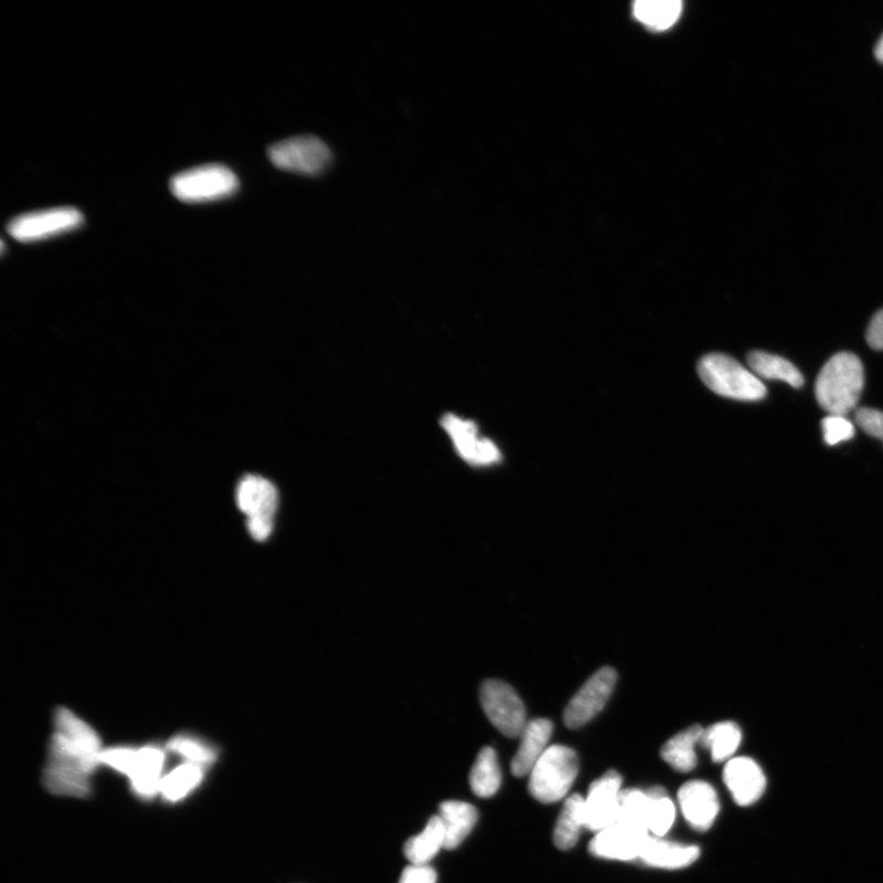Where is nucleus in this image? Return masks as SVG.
I'll list each match as a JSON object with an SVG mask.
<instances>
[{"instance_id":"nucleus-14","label":"nucleus","mask_w":883,"mask_h":883,"mask_svg":"<svg viewBox=\"0 0 883 883\" xmlns=\"http://www.w3.org/2000/svg\"><path fill=\"white\" fill-rule=\"evenodd\" d=\"M679 802L684 819L699 832L709 831L720 813V799L710 783L692 780L683 784Z\"/></svg>"},{"instance_id":"nucleus-22","label":"nucleus","mask_w":883,"mask_h":883,"mask_svg":"<svg viewBox=\"0 0 883 883\" xmlns=\"http://www.w3.org/2000/svg\"><path fill=\"white\" fill-rule=\"evenodd\" d=\"M584 801L579 794H573L563 805L554 832V842L561 850H570L577 844L585 828Z\"/></svg>"},{"instance_id":"nucleus-1","label":"nucleus","mask_w":883,"mask_h":883,"mask_svg":"<svg viewBox=\"0 0 883 883\" xmlns=\"http://www.w3.org/2000/svg\"><path fill=\"white\" fill-rule=\"evenodd\" d=\"M54 728L43 770L44 787L62 797L87 798L94 772L102 765V740L93 726L63 706L55 711Z\"/></svg>"},{"instance_id":"nucleus-6","label":"nucleus","mask_w":883,"mask_h":883,"mask_svg":"<svg viewBox=\"0 0 883 883\" xmlns=\"http://www.w3.org/2000/svg\"><path fill=\"white\" fill-rule=\"evenodd\" d=\"M278 503V490L269 480L248 475L240 482L237 504L247 517L248 533L254 540L265 541L272 535Z\"/></svg>"},{"instance_id":"nucleus-3","label":"nucleus","mask_w":883,"mask_h":883,"mask_svg":"<svg viewBox=\"0 0 883 883\" xmlns=\"http://www.w3.org/2000/svg\"><path fill=\"white\" fill-rule=\"evenodd\" d=\"M578 772V756L572 748L551 745L530 772L529 791L540 802H557L567 797Z\"/></svg>"},{"instance_id":"nucleus-35","label":"nucleus","mask_w":883,"mask_h":883,"mask_svg":"<svg viewBox=\"0 0 883 883\" xmlns=\"http://www.w3.org/2000/svg\"><path fill=\"white\" fill-rule=\"evenodd\" d=\"M876 57L881 63H883V36L881 38L876 46Z\"/></svg>"},{"instance_id":"nucleus-32","label":"nucleus","mask_w":883,"mask_h":883,"mask_svg":"<svg viewBox=\"0 0 883 883\" xmlns=\"http://www.w3.org/2000/svg\"><path fill=\"white\" fill-rule=\"evenodd\" d=\"M857 424L872 437L883 439V413L875 408L860 407L855 412Z\"/></svg>"},{"instance_id":"nucleus-5","label":"nucleus","mask_w":883,"mask_h":883,"mask_svg":"<svg viewBox=\"0 0 883 883\" xmlns=\"http://www.w3.org/2000/svg\"><path fill=\"white\" fill-rule=\"evenodd\" d=\"M237 175L224 164H204L175 174L170 182L174 198L188 204L216 202L238 191Z\"/></svg>"},{"instance_id":"nucleus-31","label":"nucleus","mask_w":883,"mask_h":883,"mask_svg":"<svg viewBox=\"0 0 883 883\" xmlns=\"http://www.w3.org/2000/svg\"><path fill=\"white\" fill-rule=\"evenodd\" d=\"M822 429L826 444L830 446L852 439L855 435L854 425L841 415H830L823 418Z\"/></svg>"},{"instance_id":"nucleus-11","label":"nucleus","mask_w":883,"mask_h":883,"mask_svg":"<svg viewBox=\"0 0 883 883\" xmlns=\"http://www.w3.org/2000/svg\"><path fill=\"white\" fill-rule=\"evenodd\" d=\"M649 837V832L643 827L616 821L596 833L589 844V852L602 859L638 860Z\"/></svg>"},{"instance_id":"nucleus-15","label":"nucleus","mask_w":883,"mask_h":883,"mask_svg":"<svg viewBox=\"0 0 883 883\" xmlns=\"http://www.w3.org/2000/svg\"><path fill=\"white\" fill-rule=\"evenodd\" d=\"M723 778L740 806L755 804L766 789L765 773L753 758H732L724 767Z\"/></svg>"},{"instance_id":"nucleus-23","label":"nucleus","mask_w":883,"mask_h":883,"mask_svg":"<svg viewBox=\"0 0 883 883\" xmlns=\"http://www.w3.org/2000/svg\"><path fill=\"white\" fill-rule=\"evenodd\" d=\"M748 366L757 377L783 381L794 389L804 384L801 372L791 362L765 351H753L747 358Z\"/></svg>"},{"instance_id":"nucleus-4","label":"nucleus","mask_w":883,"mask_h":883,"mask_svg":"<svg viewBox=\"0 0 883 883\" xmlns=\"http://www.w3.org/2000/svg\"><path fill=\"white\" fill-rule=\"evenodd\" d=\"M699 374L711 391L731 400L758 402L767 390L757 375L731 357L711 353L699 363Z\"/></svg>"},{"instance_id":"nucleus-29","label":"nucleus","mask_w":883,"mask_h":883,"mask_svg":"<svg viewBox=\"0 0 883 883\" xmlns=\"http://www.w3.org/2000/svg\"><path fill=\"white\" fill-rule=\"evenodd\" d=\"M166 748L184 758L188 764L204 768L217 759L216 749L196 736L177 735L170 740Z\"/></svg>"},{"instance_id":"nucleus-10","label":"nucleus","mask_w":883,"mask_h":883,"mask_svg":"<svg viewBox=\"0 0 883 883\" xmlns=\"http://www.w3.org/2000/svg\"><path fill=\"white\" fill-rule=\"evenodd\" d=\"M616 671L605 667L594 673L566 706L563 720L571 728H578L589 723L603 710L615 689Z\"/></svg>"},{"instance_id":"nucleus-20","label":"nucleus","mask_w":883,"mask_h":883,"mask_svg":"<svg viewBox=\"0 0 883 883\" xmlns=\"http://www.w3.org/2000/svg\"><path fill=\"white\" fill-rule=\"evenodd\" d=\"M703 731L704 728L701 725L695 724L672 736L661 747V758L678 772L689 773L693 770L698 766L695 746L700 744Z\"/></svg>"},{"instance_id":"nucleus-33","label":"nucleus","mask_w":883,"mask_h":883,"mask_svg":"<svg viewBox=\"0 0 883 883\" xmlns=\"http://www.w3.org/2000/svg\"><path fill=\"white\" fill-rule=\"evenodd\" d=\"M436 871L428 865L407 866L401 876L400 883H436Z\"/></svg>"},{"instance_id":"nucleus-25","label":"nucleus","mask_w":883,"mask_h":883,"mask_svg":"<svg viewBox=\"0 0 883 883\" xmlns=\"http://www.w3.org/2000/svg\"><path fill=\"white\" fill-rule=\"evenodd\" d=\"M743 733L733 722L716 723L704 728L700 745L711 751L713 762L721 764L736 753L742 744Z\"/></svg>"},{"instance_id":"nucleus-16","label":"nucleus","mask_w":883,"mask_h":883,"mask_svg":"<svg viewBox=\"0 0 883 883\" xmlns=\"http://www.w3.org/2000/svg\"><path fill=\"white\" fill-rule=\"evenodd\" d=\"M552 732L554 724L545 717H538L526 723L521 734V745L512 760V772L515 777L530 775L536 762L549 748Z\"/></svg>"},{"instance_id":"nucleus-18","label":"nucleus","mask_w":883,"mask_h":883,"mask_svg":"<svg viewBox=\"0 0 883 883\" xmlns=\"http://www.w3.org/2000/svg\"><path fill=\"white\" fill-rule=\"evenodd\" d=\"M166 754L158 746L138 748L135 768L128 777L139 797L150 799L160 794Z\"/></svg>"},{"instance_id":"nucleus-19","label":"nucleus","mask_w":883,"mask_h":883,"mask_svg":"<svg viewBox=\"0 0 883 883\" xmlns=\"http://www.w3.org/2000/svg\"><path fill=\"white\" fill-rule=\"evenodd\" d=\"M445 828V849L458 848L478 822V810L464 801L442 802L438 812Z\"/></svg>"},{"instance_id":"nucleus-8","label":"nucleus","mask_w":883,"mask_h":883,"mask_svg":"<svg viewBox=\"0 0 883 883\" xmlns=\"http://www.w3.org/2000/svg\"><path fill=\"white\" fill-rule=\"evenodd\" d=\"M268 157L275 168L283 171L316 175L322 173L331 161L327 143L317 137L302 136L274 143Z\"/></svg>"},{"instance_id":"nucleus-21","label":"nucleus","mask_w":883,"mask_h":883,"mask_svg":"<svg viewBox=\"0 0 883 883\" xmlns=\"http://www.w3.org/2000/svg\"><path fill=\"white\" fill-rule=\"evenodd\" d=\"M440 849H445V828L436 815L430 817L422 833L408 839L404 854L412 865H428Z\"/></svg>"},{"instance_id":"nucleus-2","label":"nucleus","mask_w":883,"mask_h":883,"mask_svg":"<svg viewBox=\"0 0 883 883\" xmlns=\"http://www.w3.org/2000/svg\"><path fill=\"white\" fill-rule=\"evenodd\" d=\"M864 382V368L859 358L852 352H839L817 377V402L827 413L844 416L857 407Z\"/></svg>"},{"instance_id":"nucleus-30","label":"nucleus","mask_w":883,"mask_h":883,"mask_svg":"<svg viewBox=\"0 0 883 883\" xmlns=\"http://www.w3.org/2000/svg\"><path fill=\"white\" fill-rule=\"evenodd\" d=\"M651 798L647 791L631 789L620 794L616 821H624L647 828ZM649 832V831H648Z\"/></svg>"},{"instance_id":"nucleus-9","label":"nucleus","mask_w":883,"mask_h":883,"mask_svg":"<svg viewBox=\"0 0 883 883\" xmlns=\"http://www.w3.org/2000/svg\"><path fill=\"white\" fill-rule=\"evenodd\" d=\"M84 216L71 206L41 210L11 220L8 232L19 242L31 243L66 234L81 227Z\"/></svg>"},{"instance_id":"nucleus-26","label":"nucleus","mask_w":883,"mask_h":883,"mask_svg":"<svg viewBox=\"0 0 883 883\" xmlns=\"http://www.w3.org/2000/svg\"><path fill=\"white\" fill-rule=\"evenodd\" d=\"M682 11L678 0H639L635 4L636 19L649 29L667 30L678 21Z\"/></svg>"},{"instance_id":"nucleus-17","label":"nucleus","mask_w":883,"mask_h":883,"mask_svg":"<svg viewBox=\"0 0 883 883\" xmlns=\"http://www.w3.org/2000/svg\"><path fill=\"white\" fill-rule=\"evenodd\" d=\"M700 854L699 847L672 843L650 836L638 860L650 868L679 870L692 865Z\"/></svg>"},{"instance_id":"nucleus-7","label":"nucleus","mask_w":883,"mask_h":883,"mask_svg":"<svg viewBox=\"0 0 883 883\" xmlns=\"http://www.w3.org/2000/svg\"><path fill=\"white\" fill-rule=\"evenodd\" d=\"M482 710L492 725L507 737H518L528 723L525 705L510 684L499 680L483 682Z\"/></svg>"},{"instance_id":"nucleus-34","label":"nucleus","mask_w":883,"mask_h":883,"mask_svg":"<svg viewBox=\"0 0 883 883\" xmlns=\"http://www.w3.org/2000/svg\"><path fill=\"white\" fill-rule=\"evenodd\" d=\"M866 340L871 349L883 350V309L872 317L866 331Z\"/></svg>"},{"instance_id":"nucleus-13","label":"nucleus","mask_w":883,"mask_h":883,"mask_svg":"<svg viewBox=\"0 0 883 883\" xmlns=\"http://www.w3.org/2000/svg\"><path fill=\"white\" fill-rule=\"evenodd\" d=\"M442 426L447 430L459 456L477 467H488L501 460V451L488 438L479 437L477 424L448 414L442 418Z\"/></svg>"},{"instance_id":"nucleus-27","label":"nucleus","mask_w":883,"mask_h":883,"mask_svg":"<svg viewBox=\"0 0 883 883\" xmlns=\"http://www.w3.org/2000/svg\"><path fill=\"white\" fill-rule=\"evenodd\" d=\"M204 767L188 764L181 765L163 777L160 794L170 802L181 801L188 797L204 778Z\"/></svg>"},{"instance_id":"nucleus-12","label":"nucleus","mask_w":883,"mask_h":883,"mask_svg":"<svg viewBox=\"0 0 883 883\" xmlns=\"http://www.w3.org/2000/svg\"><path fill=\"white\" fill-rule=\"evenodd\" d=\"M623 778L616 770L592 783L584 801V821L587 830L599 833L617 820Z\"/></svg>"},{"instance_id":"nucleus-28","label":"nucleus","mask_w":883,"mask_h":883,"mask_svg":"<svg viewBox=\"0 0 883 883\" xmlns=\"http://www.w3.org/2000/svg\"><path fill=\"white\" fill-rule=\"evenodd\" d=\"M651 798V806L648 816L647 828L649 833L655 837H664L675 821V805L668 797L664 788L653 787L647 790Z\"/></svg>"},{"instance_id":"nucleus-24","label":"nucleus","mask_w":883,"mask_h":883,"mask_svg":"<svg viewBox=\"0 0 883 883\" xmlns=\"http://www.w3.org/2000/svg\"><path fill=\"white\" fill-rule=\"evenodd\" d=\"M502 773L496 751L485 747L480 751L470 772V787L479 798H491L499 791Z\"/></svg>"}]
</instances>
